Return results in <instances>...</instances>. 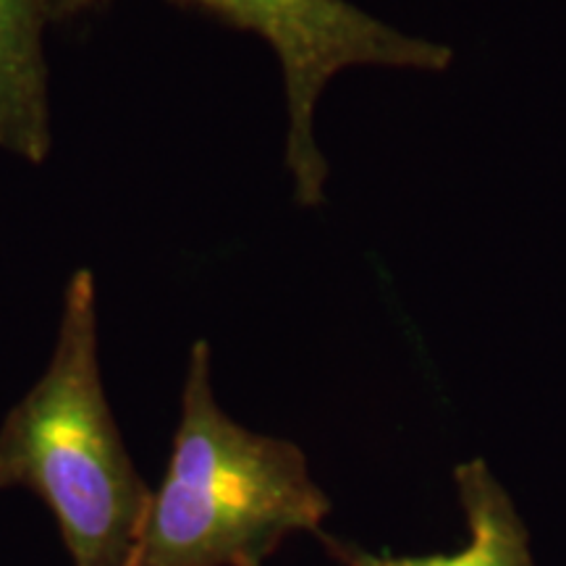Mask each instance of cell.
<instances>
[{
	"label": "cell",
	"instance_id": "obj_1",
	"mask_svg": "<svg viewBox=\"0 0 566 566\" xmlns=\"http://www.w3.org/2000/svg\"><path fill=\"white\" fill-rule=\"evenodd\" d=\"M97 346L95 275L76 268L51 363L0 424V488L51 509L74 566H132L153 491L113 417Z\"/></svg>",
	"mask_w": 566,
	"mask_h": 566
},
{
	"label": "cell",
	"instance_id": "obj_2",
	"mask_svg": "<svg viewBox=\"0 0 566 566\" xmlns=\"http://www.w3.org/2000/svg\"><path fill=\"white\" fill-rule=\"evenodd\" d=\"M210 370V344L200 338L132 566H263L289 535L321 533L331 512L300 446L231 420Z\"/></svg>",
	"mask_w": 566,
	"mask_h": 566
},
{
	"label": "cell",
	"instance_id": "obj_3",
	"mask_svg": "<svg viewBox=\"0 0 566 566\" xmlns=\"http://www.w3.org/2000/svg\"><path fill=\"white\" fill-rule=\"evenodd\" d=\"M105 0H55V21L80 17ZM237 32L254 34L281 63L286 90V168L294 197L315 208L325 197L328 163L315 139V111L334 76L352 66L446 71L454 51L412 38L349 0H179Z\"/></svg>",
	"mask_w": 566,
	"mask_h": 566
},
{
	"label": "cell",
	"instance_id": "obj_4",
	"mask_svg": "<svg viewBox=\"0 0 566 566\" xmlns=\"http://www.w3.org/2000/svg\"><path fill=\"white\" fill-rule=\"evenodd\" d=\"M55 0H0V147L42 166L53 147L45 55Z\"/></svg>",
	"mask_w": 566,
	"mask_h": 566
},
{
	"label": "cell",
	"instance_id": "obj_5",
	"mask_svg": "<svg viewBox=\"0 0 566 566\" xmlns=\"http://www.w3.org/2000/svg\"><path fill=\"white\" fill-rule=\"evenodd\" d=\"M459 504L467 516L464 548L454 554L394 556L373 554L352 541L317 533L328 556L342 566H535L525 520L512 495L495 480L485 459H470L454 470Z\"/></svg>",
	"mask_w": 566,
	"mask_h": 566
}]
</instances>
